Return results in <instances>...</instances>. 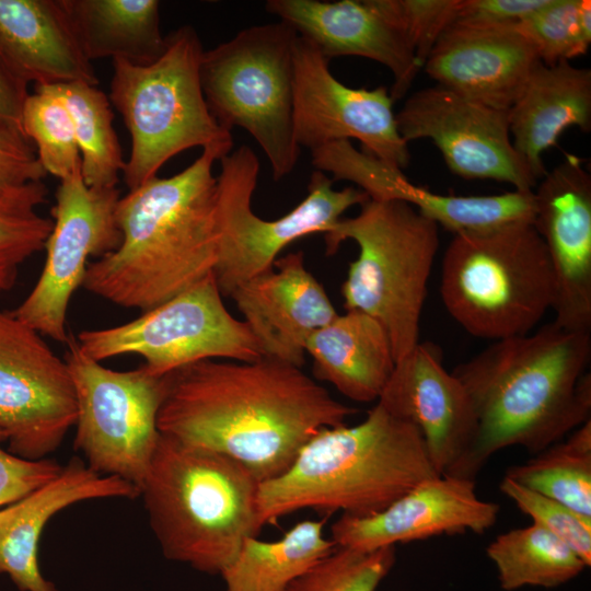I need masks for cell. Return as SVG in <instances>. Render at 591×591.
<instances>
[{
    "label": "cell",
    "instance_id": "1",
    "mask_svg": "<svg viewBox=\"0 0 591 591\" xmlns=\"http://www.w3.org/2000/svg\"><path fill=\"white\" fill-rule=\"evenodd\" d=\"M356 412L292 364L208 359L165 375L158 428L235 460L263 483L285 473L321 429Z\"/></svg>",
    "mask_w": 591,
    "mask_h": 591
},
{
    "label": "cell",
    "instance_id": "2",
    "mask_svg": "<svg viewBox=\"0 0 591 591\" xmlns=\"http://www.w3.org/2000/svg\"><path fill=\"white\" fill-rule=\"evenodd\" d=\"M590 333L554 321L533 334L494 340L452 373L477 418L475 443L453 475L475 480L498 451L535 454L591 419Z\"/></svg>",
    "mask_w": 591,
    "mask_h": 591
},
{
    "label": "cell",
    "instance_id": "3",
    "mask_svg": "<svg viewBox=\"0 0 591 591\" xmlns=\"http://www.w3.org/2000/svg\"><path fill=\"white\" fill-rule=\"evenodd\" d=\"M230 152L207 147L179 173L157 175L120 197L115 219L121 241L89 263L82 287L144 312L213 273L219 231L212 166Z\"/></svg>",
    "mask_w": 591,
    "mask_h": 591
},
{
    "label": "cell",
    "instance_id": "4",
    "mask_svg": "<svg viewBox=\"0 0 591 591\" xmlns=\"http://www.w3.org/2000/svg\"><path fill=\"white\" fill-rule=\"evenodd\" d=\"M440 476L420 432L375 404L355 426L323 428L281 475L263 482V525L302 509L363 518Z\"/></svg>",
    "mask_w": 591,
    "mask_h": 591
},
{
    "label": "cell",
    "instance_id": "5",
    "mask_svg": "<svg viewBox=\"0 0 591 591\" xmlns=\"http://www.w3.org/2000/svg\"><path fill=\"white\" fill-rule=\"evenodd\" d=\"M259 484L235 460L161 433L140 496L162 554L220 575L264 526Z\"/></svg>",
    "mask_w": 591,
    "mask_h": 591
},
{
    "label": "cell",
    "instance_id": "6",
    "mask_svg": "<svg viewBox=\"0 0 591 591\" xmlns=\"http://www.w3.org/2000/svg\"><path fill=\"white\" fill-rule=\"evenodd\" d=\"M438 227L407 202L369 199L359 215L340 219L324 234L327 255L347 240L358 245L340 289L344 306L382 324L395 361L419 343Z\"/></svg>",
    "mask_w": 591,
    "mask_h": 591
},
{
    "label": "cell",
    "instance_id": "7",
    "mask_svg": "<svg viewBox=\"0 0 591 591\" xmlns=\"http://www.w3.org/2000/svg\"><path fill=\"white\" fill-rule=\"evenodd\" d=\"M441 299L471 335H525L553 310L556 282L532 222L454 235L442 259Z\"/></svg>",
    "mask_w": 591,
    "mask_h": 591
},
{
    "label": "cell",
    "instance_id": "8",
    "mask_svg": "<svg viewBox=\"0 0 591 591\" xmlns=\"http://www.w3.org/2000/svg\"><path fill=\"white\" fill-rule=\"evenodd\" d=\"M202 54L197 32L184 25L166 35L164 53L149 65L113 60L109 100L131 138L123 172L129 190L157 176L184 150L211 146L232 150L231 131L215 119L204 96Z\"/></svg>",
    "mask_w": 591,
    "mask_h": 591
},
{
    "label": "cell",
    "instance_id": "9",
    "mask_svg": "<svg viewBox=\"0 0 591 591\" xmlns=\"http://www.w3.org/2000/svg\"><path fill=\"white\" fill-rule=\"evenodd\" d=\"M288 24L256 25L204 50L200 81L209 112L231 131L245 129L266 154L279 181L296 167L300 147L293 129V46Z\"/></svg>",
    "mask_w": 591,
    "mask_h": 591
},
{
    "label": "cell",
    "instance_id": "10",
    "mask_svg": "<svg viewBox=\"0 0 591 591\" xmlns=\"http://www.w3.org/2000/svg\"><path fill=\"white\" fill-rule=\"evenodd\" d=\"M219 161L221 172L216 192L219 243L213 276L221 294L229 298L240 285L273 269L287 245L310 234H325L347 209L370 199L359 188L335 190L334 181L316 170L311 175L309 194L299 205L279 219L265 220L252 209L259 172L253 150L243 144Z\"/></svg>",
    "mask_w": 591,
    "mask_h": 591
},
{
    "label": "cell",
    "instance_id": "11",
    "mask_svg": "<svg viewBox=\"0 0 591 591\" xmlns=\"http://www.w3.org/2000/svg\"><path fill=\"white\" fill-rule=\"evenodd\" d=\"M65 361L77 398L74 448L100 475L119 477L140 490L160 431L158 415L165 375L142 366L117 371L86 356L69 335Z\"/></svg>",
    "mask_w": 591,
    "mask_h": 591
},
{
    "label": "cell",
    "instance_id": "12",
    "mask_svg": "<svg viewBox=\"0 0 591 591\" xmlns=\"http://www.w3.org/2000/svg\"><path fill=\"white\" fill-rule=\"evenodd\" d=\"M77 341L100 362L138 355L144 359L142 367L157 376L201 360L264 357L247 324L224 306L213 273L130 322L80 332Z\"/></svg>",
    "mask_w": 591,
    "mask_h": 591
},
{
    "label": "cell",
    "instance_id": "13",
    "mask_svg": "<svg viewBox=\"0 0 591 591\" xmlns=\"http://www.w3.org/2000/svg\"><path fill=\"white\" fill-rule=\"evenodd\" d=\"M76 420V392L65 359L12 311L0 310V438L9 452L46 459Z\"/></svg>",
    "mask_w": 591,
    "mask_h": 591
},
{
    "label": "cell",
    "instance_id": "14",
    "mask_svg": "<svg viewBox=\"0 0 591 591\" xmlns=\"http://www.w3.org/2000/svg\"><path fill=\"white\" fill-rule=\"evenodd\" d=\"M119 190L85 185L81 169L60 179L46 259L31 292L12 313L40 335L66 343L71 297L82 287L90 257L115 251L121 234L115 219Z\"/></svg>",
    "mask_w": 591,
    "mask_h": 591
},
{
    "label": "cell",
    "instance_id": "15",
    "mask_svg": "<svg viewBox=\"0 0 591 591\" xmlns=\"http://www.w3.org/2000/svg\"><path fill=\"white\" fill-rule=\"evenodd\" d=\"M293 129L298 146L314 150L357 139L362 151L404 170L410 162L386 88L352 89L329 71L328 60L308 39L293 46Z\"/></svg>",
    "mask_w": 591,
    "mask_h": 591
},
{
    "label": "cell",
    "instance_id": "16",
    "mask_svg": "<svg viewBox=\"0 0 591 591\" xmlns=\"http://www.w3.org/2000/svg\"><path fill=\"white\" fill-rule=\"evenodd\" d=\"M402 138L430 139L449 170L466 179H493L533 190L537 179L514 149L509 111L436 85L413 93L396 114Z\"/></svg>",
    "mask_w": 591,
    "mask_h": 591
},
{
    "label": "cell",
    "instance_id": "17",
    "mask_svg": "<svg viewBox=\"0 0 591 591\" xmlns=\"http://www.w3.org/2000/svg\"><path fill=\"white\" fill-rule=\"evenodd\" d=\"M533 225L553 268L554 322L567 331H591V176L581 159L565 160L533 189Z\"/></svg>",
    "mask_w": 591,
    "mask_h": 591
},
{
    "label": "cell",
    "instance_id": "18",
    "mask_svg": "<svg viewBox=\"0 0 591 591\" xmlns=\"http://www.w3.org/2000/svg\"><path fill=\"white\" fill-rule=\"evenodd\" d=\"M376 403L417 428L440 475H453L475 443L473 403L433 343L419 341L395 362Z\"/></svg>",
    "mask_w": 591,
    "mask_h": 591
},
{
    "label": "cell",
    "instance_id": "19",
    "mask_svg": "<svg viewBox=\"0 0 591 591\" xmlns=\"http://www.w3.org/2000/svg\"><path fill=\"white\" fill-rule=\"evenodd\" d=\"M499 510V505L477 496L475 480L440 475L379 513L340 515L331 528V540L337 547L372 551L442 534H483L494 526Z\"/></svg>",
    "mask_w": 591,
    "mask_h": 591
},
{
    "label": "cell",
    "instance_id": "20",
    "mask_svg": "<svg viewBox=\"0 0 591 591\" xmlns=\"http://www.w3.org/2000/svg\"><path fill=\"white\" fill-rule=\"evenodd\" d=\"M540 62L534 44L518 23L452 24L440 35L422 68L440 86L509 111Z\"/></svg>",
    "mask_w": 591,
    "mask_h": 591
},
{
    "label": "cell",
    "instance_id": "21",
    "mask_svg": "<svg viewBox=\"0 0 591 591\" xmlns=\"http://www.w3.org/2000/svg\"><path fill=\"white\" fill-rule=\"evenodd\" d=\"M240 285L230 296L264 357L302 368L309 337L337 316L324 287L305 268L303 252Z\"/></svg>",
    "mask_w": 591,
    "mask_h": 591
},
{
    "label": "cell",
    "instance_id": "22",
    "mask_svg": "<svg viewBox=\"0 0 591 591\" xmlns=\"http://www.w3.org/2000/svg\"><path fill=\"white\" fill-rule=\"evenodd\" d=\"M266 10L310 40L329 59L359 56L389 68L394 83L390 95L403 97L421 69L406 37L371 0H269Z\"/></svg>",
    "mask_w": 591,
    "mask_h": 591
},
{
    "label": "cell",
    "instance_id": "23",
    "mask_svg": "<svg viewBox=\"0 0 591 591\" xmlns=\"http://www.w3.org/2000/svg\"><path fill=\"white\" fill-rule=\"evenodd\" d=\"M140 497L135 485L100 475L72 457L50 482L0 509V573L20 591H58L39 568V540L46 523L62 509L84 500Z\"/></svg>",
    "mask_w": 591,
    "mask_h": 591
},
{
    "label": "cell",
    "instance_id": "24",
    "mask_svg": "<svg viewBox=\"0 0 591 591\" xmlns=\"http://www.w3.org/2000/svg\"><path fill=\"white\" fill-rule=\"evenodd\" d=\"M0 62L24 86L97 84L65 0H0Z\"/></svg>",
    "mask_w": 591,
    "mask_h": 591
},
{
    "label": "cell",
    "instance_id": "25",
    "mask_svg": "<svg viewBox=\"0 0 591 591\" xmlns=\"http://www.w3.org/2000/svg\"><path fill=\"white\" fill-rule=\"evenodd\" d=\"M572 126L591 129V70L570 61L540 62L509 109L513 147L537 181L547 172L544 152Z\"/></svg>",
    "mask_w": 591,
    "mask_h": 591
},
{
    "label": "cell",
    "instance_id": "26",
    "mask_svg": "<svg viewBox=\"0 0 591 591\" xmlns=\"http://www.w3.org/2000/svg\"><path fill=\"white\" fill-rule=\"evenodd\" d=\"M305 354L316 379L349 399L378 401L395 367L389 335L382 324L361 311H347L315 331Z\"/></svg>",
    "mask_w": 591,
    "mask_h": 591
},
{
    "label": "cell",
    "instance_id": "27",
    "mask_svg": "<svg viewBox=\"0 0 591 591\" xmlns=\"http://www.w3.org/2000/svg\"><path fill=\"white\" fill-rule=\"evenodd\" d=\"M89 60L120 59L136 66L165 50L157 0H65Z\"/></svg>",
    "mask_w": 591,
    "mask_h": 591
},
{
    "label": "cell",
    "instance_id": "28",
    "mask_svg": "<svg viewBox=\"0 0 591 591\" xmlns=\"http://www.w3.org/2000/svg\"><path fill=\"white\" fill-rule=\"evenodd\" d=\"M326 519L303 520L281 538L244 541L220 573L225 591H287L289 586L337 546L324 536Z\"/></svg>",
    "mask_w": 591,
    "mask_h": 591
},
{
    "label": "cell",
    "instance_id": "29",
    "mask_svg": "<svg viewBox=\"0 0 591 591\" xmlns=\"http://www.w3.org/2000/svg\"><path fill=\"white\" fill-rule=\"evenodd\" d=\"M497 571L500 588H556L578 577L588 566L564 542L542 526L503 532L486 548Z\"/></svg>",
    "mask_w": 591,
    "mask_h": 591
},
{
    "label": "cell",
    "instance_id": "30",
    "mask_svg": "<svg viewBox=\"0 0 591 591\" xmlns=\"http://www.w3.org/2000/svg\"><path fill=\"white\" fill-rule=\"evenodd\" d=\"M505 476L591 521V419Z\"/></svg>",
    "mask_w": 591,
    "mask_h": 591
},
{
    "label": "cell",
    "instance_id": "31",
    "mask_svg": "<svg viewBox=\"0 0 591 591\" xmlns=\"http://www.w3.org/2000/svg\"><path fill=\"white\" fill-rule=\"evenodd\" d=\"M51 86L70 114L83 182L93 188L116 187L126 162L114 129V115L107 95L84 82Z\"/></svg>",
    "mask_w": 591,
    "mask_h": 591
},
{
    "label": "cell",
    "instance_id": "32",
    "mask_svg": "<svg viewBox=\"0 0 591 591\" xmlns=\"http://www.w3.org/2000/svg\"><path fill=\"white\" fill-rule=\"evenodd\" d=\"M47 188L33 182L0 197V293L10 290L20 266L45 248L53 220L38 213Z\"/></svg>",
    "mask_w": 591,
    "mask_h": 591
},
{
    "label": "cell",
    "instance_id": "33",
    "mask_svg": "<svg viewBox=\"0 0 591 591\" xmlns=\"http://www.w3.org/2000/svg\"><path fill=\"white\" fill-rule=\"evenodd\" d=\"M21 128L34 143L46 173L60 179L81 169L70 114L51 85H37L22 108Z\"/></svg>",
    "mask_w": 591,
    "mask_h": 591
},
{
    "label": "cell",
    "instance_id": "34",
    "mask_svg": "<svg viewBox=\"0 0 591 591\" xmlns=\"http://www.w3.org/2000/svg\"><path fill=\"white\" fill-rule=\"evenodd\" d=\"M518 25L534 44L542 63L570 61L590 46L591 1L548 0Z\"/></svg>",
    "mask_w": 591,
    "mask_h": 591
},
{
    "label": "cell",
    "instance_id": "35",
    "mask_svg": "<svg viewBox=\"0 0 591 591\" xmlns=\"http://www.w3.org/2000/svg\"><path fill=\"white\" fill-rule=\"evenodd\" d=\"M395 546L372 551L336 547L287 591H375L395 563Z\"/></svg>",
    "mask_w": 591,
    "mask_h": 591
},
{
    "label": "cell",
    "instance_id": "36",
    "mask_svg": "<svg viewBox=\"0 0 591 591\" xmlns=\"http://www.w3.org/2000/svg\"><path fill=\"white\" fill-rule=\"evenodd\" d=\"M408 40L424 67L440 35L455 22L460 0H371Z\"/></svg>",
    "mask_w": 591,
    "mask_h": 591
},
{
    "label": "cell",
    "instance_id": "37",
    "mask_svg": "<svg viewBox=\"0 0 591 591\" xmlns=\"http://www.w3.org/2000/svg\"><path fill=\"white\" fill-rule=\"evenodd\" d=\"M500 491L551 534L568 545L588 567L591 565V521L565 505L503 477Z\"/></svg>",
    "mask_w": 591,
    "mask_h": 591
},
{
    "label": "cell",
    "instance_id": "38",
    "mask_svg": "<svg viewBox=\"0 0 591 591\" xmlns=\"http://www.w3.org/2000/svg\"><path fill=\"white\" fill-rule=\"evenodd\" d=\"M36 149L20 126L0 120V197L46 176Z\"/></svg>",
    "mask_w": 591,
    "mask_h": 591
},
{
    "label": "cell",
    "instance_id": "39",
    "mask_svg": "<svg viewBox=\"0 0 591 591\" xmlns=\"http://www.w3.org/2000/svg\"><path fill=\"white\" fill-rule=\"evenodd\" d=\"M0 438V507H5L54 479L62 466L54 460H28L2 449Z\"/></svg>",
    "mask_w": 591,
    "mask_h": 591
},
{
    "label": "cell",
    "instance_id": "40",
    "mask_svg": "<svg viewBox=\"0 0 591 591\" xmlns=\"http://www.w3.org/2000/svg\"><path fill=\"white\" fill-rule=\"evenodd\" d=\"M547 2L548 0H460L453 24L498 26L518 23Z\"/></svg>",
    "mask_w": 591,
    "mask_h": 591
},
{
    "label": "cell",
    "instance_id": "41",
    "mask_svg": "<svg viewBox=\"0 0 591 591\" xmlns=\"http://www.w3.org/2000/svg\"><path fill=\"white\" fill-rule=\"evenodd\" d=\"M27 86L14 80L0 62V120L21 127L23 104Z\"/></svg>",
    "mask_w": 591,
    "mask_h": 591
}]
</instances>
